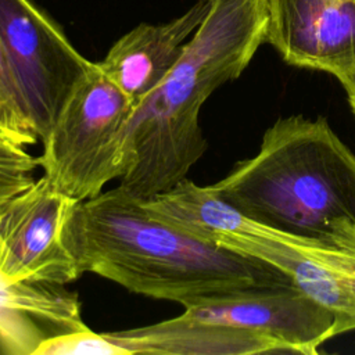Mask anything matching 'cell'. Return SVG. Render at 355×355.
I'll return each instance as SVG.
<instances>
[{
  "instance_id": "obj_10",
  "label": "cell",
  "mask_w": 355,
  "mask_h": 355,
  "mask_svg": "<svg viewBox=\"0 0 355 355\" xmlns=\"http://www.w3.org/2000/svg\"><path fill=\"white\" fill-rule=\"evenodd\" d=\"M209 8V0H197L180 17L164 24H139L121 36L97 62L137 107L169 73Z\"/></svg>"
},
{
  "instance_id": "obj_15",
  "label": "cell",
  "mask_w": 355,
  "mask_h": 355,
  "mask_svg": "<svg viewBox=\"0 0 355 355\" xmlns=\"http://www.w3.org/2000/svg\"><path fill=\"white\" fill-rule=\"evenodd\" d=\"M39 158L25 147L0 140V208L17 193L35 182Z\"/></svg>"
},
{
  "instance_id": "obj_12",
  "label": "cell",
  "mask_w": 355,
  "mask_h": 355,
  "mask_svg": "<svg viewBox=\"0 0 355 355\" xmlns=\"http://www.w3.org/2000/svg\"><path fill=\"white\" fill-rule=\"evenodd\" d=\"M110 334L129 355H255L287 352L280 343L258 333L204 323L183 315Z\"/></svg>"
},
{
  "instance_id": "obj_1",
  "label": "cell",
  "mask_w": 355,
  "mask_h": 355,
  "mask_svg": "<svg viewBox=\"0 0 355 355\" xmlns=\"http://www.w3.org/2000/svg\"><path fill=\"white\" fill-rule=\"evenodd\" d=\"M62 239L80 273L183 306L212 294L293 283L266 262L189 236L119 186L79 201Z\"/></svg>"
},
{
  "instance_id": "obj_9",
  "label": "cell",
  "mask_w": 355,
  "mask_h": 355,
  "mask_svg": "<svg viewBox=\"0 0 355 355\" xmlns=\"http://www.w3.org/2000/svg\"><path fill=\"white\" fill-rule=\"evenodd\" d=\"M266 43L290 65L337 79L355 67V0H268Z\"/></svg>"
},
{
  "instance_id": "obj_7",
  "label": "cell",
  "mask_w": 355,
  "mask_h": 355,
  "mask_svg": "<svg viewBox=\"0 0 355 355\" xmlns=\"http://www.w3.org/2000/svg\"><path fill=\"white\" fill-rule=\"evenodd\" d=\"M78 202L46 176L12 196L0 208V275L11 282L64 286L76 280L82 273L62 233Z\"/></svg>"
},
{
  "instance_id": "obj_3",
  "label": "cell",
  "mask_w": 355,
  "mask_h": 355,
  "mask_svg": "<svg viewBox=\"0 0 355 355\" xmlns=\"http://www.w3.org/2000/svg\"><path fill=\"white\" fill-rule=\"evenodd\" d=\"M141 202L202 243L279 269L333 313L334 337L355 330V252L255 222L187 178Z\"/></svg>"
},
{
  "instance_id": "obj_5",
  "label": "cell",
  "mask_w": 355,
  "mask_h": 355,
  "mask_svg": "<svg viewBox=\"0 0 355 355\" xmlns=\"http://www.w3.org/2000/svg\"><path fill=\"white\" fill-rule=\"evenodd\" d=\"M135 110V103L93 62L40 139L43 176L78 201L98 196L132 165Z\"/></svg>"
},
{
  "instance_id": "obj_6",
  "label": "cell",
  "mask_w": 355,
  "mask_h": 355,
  "mask_svg": "<svg viewBox=\"0 0 355 355\" xmlns=\"http://www.w3.org/2000/svg\"><path fill=\"white\" fill-rule=\"evenodd\" d=\"M0 37L42 139L93 62L32 0H0Z\"/></svg>"
},
{
  "instance_id": "obj_13",
  "label": "cell",
  "mask_w": 355,
  "mask_h": 355,
  "mask_svg": "<svg viewBox=\"0 0 355 355\" xmlns=\"http://www.w3.org/2000/svg\"><path fill=\"white\" fill-rule=\"evenodd\" d=\"M39 136L0 37V140L26 147Z\"/></svg>"
},
{
  "instance_id": "obj_16",
  "label": "cell",
  "mask_w": 355,
  "mask_h": 355,
  "mask_svg": "<svg viewBox=\"0 0 355 355\" xmlns=\"http://www.w3.org/2000/svg\"><path fill=\"white\" fill-rule=\"evenodd\" d=\"M338 82L341 83L347 98H348V104L352 110V114L355 115V67L348 71L347 73H344L343 76L338 78Z\"/></svg>"
},
{
  "instance_id": "obj_4",
  "label": "cell",
  "mask_w": 355,
  "mask_h": 355,
  "mask_svg": "<svg viewBox=\"0 0 355 355\" xmlns=\"http://www.w3.org/2000/svg\"><path fill=\"white\" fill-rule=\"evenodd\" d=\"M268 0H209L204 19L159 86L136 107L137 133L173 154L205 148L200 110L226 82L237 79L266 43Z\"/></svg>"
},
{
  "instance_id": "obj_11",
  "label": "cell",
  "mask_w": 355,
  "mask_h": 355,
  "mask_svg": "<svg viewBox=\"0 0 355 355\" xmlns=\"http://www.w3.org/2000/svg\"><path fill=\"white\" fill-rule=\"evenodd\" d=\"M80 312L78 294L64 284L0 275V354L35 355L47 338L86 327Z\"/></svg>"
},
{
  "instance_id": "obj_14",
  "label": "cell",
  "mask_w": 355,
  "mask_h": 355,
  "mask_svg": "<svg viewBox=\"0 0 355 355\" xmlns=\"http://www.w3.org/2000/svg\"><path fill=\"white\" fill-rule=\"evenodd\" d=\"M35 355H129L110 333H96L87 326L43 341Z\"/></svg>"
},
{
  "instance_id": "obj_8",
  "label": "cell",
  "mask_w": 355,
  "mask_h": 355,
  "mask_svg": "<svg viewBox=\"0 0 355 355\" xmlns=\"http://www.w3.org/2000/svg\"><path fill=\"white\" fill-rule=\"evenodd\" d=\"M183 316L250 330L280 343L288 354L315 355L334 337L333 313L294 283L212 294L184 306Z\"/></svg>"
},
{
  "instance_id": "obj_2",
  "label": "cell",
  "mask_w": 355,
  "mask_h": 355,
  "mask_svg": "<svg viewBox=\"0 0 355 355\" xmlns=\"http://www.w3.org/2000/svg\"><path fill=\"white\" fill-rule=\"evenodd\" d=\"M208 187L255 222L355 252V154L322 116L277 119Z\"/></svg>"
}]
</instances>
